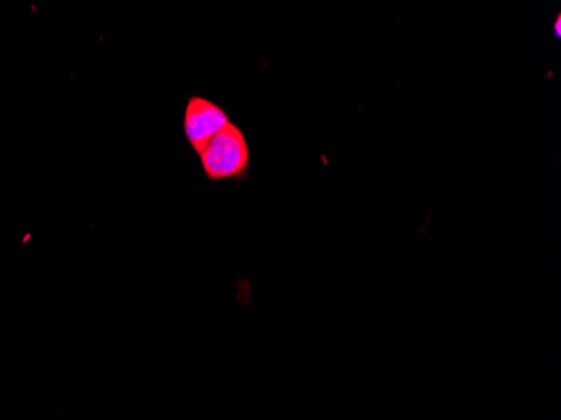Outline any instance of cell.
<instances>
[{
	"instance_id": "1",
	"label": "cell",
	"mask_w": 561,
	"mask_h": 420,
	"mask_svg": "<svg viewBox=\"0 0 561 420\" xmlns=\"http://www.w3.org/2000/svg\"><path fill=\"white\" fill-rule=\"evenodd\" d=\"M200 167L209 182L246 179L251 168V148L241 126L229 123L200 152Z\"/></svg>"
},
{
	"instance_id": "2",
	"label": "cell",
	"mask_w": 561,
	"mask_h": 420,
	"mask_svg": "<svg viewBox=\"0 0 561 420\" xmlns=\"http://www.w3.org/2000/svg\"><path fill=\"white\" fill-rule=\"evenodd\" d=\"M229 123L231 118L221 105L205 96H189L182 118V132L195 153L200 152Z\"/></svg>"
},
{
	"instance_id": "3",
	"label": "cell",
	"mask_w": 561,
	"mask_h": 420,
	"mask_svg": "<svg viewBox=\"0 0 561 420\" xmlns=\"http://www.w3.org/2000/svg\"><path fill=\"white\" fill-rule=\"evenodd\" d=\"M553 32L556 37L561 36V14H556L555 24H553Z\"/></svg>"
}]
</instances>
